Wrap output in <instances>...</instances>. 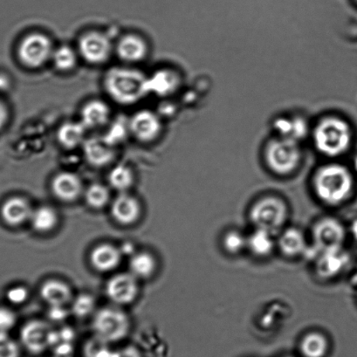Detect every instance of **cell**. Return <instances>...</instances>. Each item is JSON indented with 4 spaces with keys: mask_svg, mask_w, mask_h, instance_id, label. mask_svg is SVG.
Listing matches in <instances>:
<instances>
[{
    "mask_svg": "<svg viewBox=\"0 0 357 357\" xmlns=\"http://www.w3.org/2000/svg\"><path fill=\"white\" fill-rule=\"evenodd\" d=\"M310 137L314 148L321 155L337 158L352 148L355 134L351 124L339 114H325L311 128Z\"/></svg>",
    "mask_w": 357,
    "mask_h": 357,
    "instance_id": "6da1fadb",
    "label": "cell"
},
{
    "mask_svg": "<svg viewBox=\"0 0 357 357\" xmlns=\"http://www.w3.org/2000/svg\"><path fill=\"white\" fill-rule=\"evenodd\" d=\"M147 77L139 69L117 66L107 71L103 86L113 102L121 106H132L149 96Z\"/></svg>",
    "mask_w": 357,
    "mask_h": 357,
    "instance_id": "7a4b0ae2",
    "label": "cell"
},
{
    "mask_svg": "<svg viewBox=\"0 0 357 357\" xmlns=\"http://www.w3.org/2000/svg\"><path fill=\"white\" fill-rule=\"evenodd\" d=\"M314 189L319 199L328 206H338L349 199L352 192L354 179L346 166L328 162L315 172Z\"/></svg>",
    "mask_w": 357,
    "mask_h": 357,
    "instance_id": "3957f363",
    "label": "cell"
},
{
    "mask_svg": "<svg viewBox=\"0 0 357 357\" xmlns=\"http://www.w3.org/2000/svg\"><path fill=\"white\" fill-rule=\"evenodd\" d=\"M263 157L270 171L276 175L289 176L299 167L303 152L299 142L273 136L266 141Z\"/></svg>",
    "mask_w": 357,
    "mask_h": 357,
    "instance_id": "277c9868",
    "label": "cell"
},
{
    "mask_svg": "<svg viewBox=\"0 0 357 357\" xmlns=\"http://www.w3.org/2000/svg\"><path fill=\"white\" fill-rule=\"evenodd\" d=\"M54 46L46 33L33 32L26 34L17 46V59L24 68L36 70L51 62Z\"/></svg>",
    "mask_w": 357,
    "mask_h": 357,
    "instance_id": "5b68a950",
    "label": "cell"
},
{
    "mask_svg": "<svg viewBox=\"0 0 357 357\" xmlns=\"http://www.w3.org/2000/svg\"><path fill=\"white\" fill-rule=\"evenodd\" d=\"M92 327L96 337L110 344L126 337L130 332V321L122 310L107 307L93 315Z\"/></svg>",
    "mask_w": 357,
    "mask_h": 357,
    "instance_id": "8992f818",
    "label": "cell"
},
{
    "mask_svg": "<svg viewBox=\"0 0 357 357\" xmlns=\"http://www.w3.org/2000/svg\"><path fill=\"white\" fill-rule=\"evenodd\" d=\"M79 58L86 63L100 66L107 63L114 53V44L107 34L100 31H89L79 38Z\"/></svg>",
    "mask_w": 357,
    "mask_h": 357,
    "instance_id": "52a82bcc",
    "label": "cell"
},
{
    "mask_svg": "<svg viewBox=\"0 0 357 357\" xmlns=\"http://www.w3.org/2000/svg\"><path fill=\"white\" fill-rule=\"evenodd\" d=\"M250 218L256 228L275 234L287 220L286 204L277 197H265L252 206Z\"/></svg>",
    "mask_w": 357,
    "mask_h": 357,
    "instance_id": "ba28073f",
    "label": "cell"
},
{
    "mask_svg": "<svg viewBox=\"0 0 357 357\" xmlns=\"http://www.w3.org/2000/svg\"><path fill=\"white\" fill-rule=\"evenodd\" d=\"M130 136L142 144H151L160 137L162 123L160 116L151 109H140L129 118Z\"/></svg>",
    "mask_w": 357,
    "mask_h": 357,
    "instance_id": "9c48e42d",
    "label": "cell"
},
{
    "mask_svg": "<svg viewBox=\"0 0 357 357\" xmlns=\"http://www.w3.org/2000/svg\"><path fill=\"white\" fill-rule=\"evenodd\" d=\"M54 331L46 321L33 320L26 322L20 331V342L27 351L41 354L52 346Z\"/></svg>",
    "mask_w": 357,
    "mask_h": 357,
    "instance_id": "30bf717a",
    "label": "cell"
},
{
    "mask_svg": "<svg viewBox=\"0 0 357 357\" xmlns=\"http://www.w3.org/2000/svg\"><path fill=\"white\" fill-rule=\"evenodd\" d=\"M105 290L107 296L113 303L123 306L137 299L139 286L136 277L130 273H121L107 280Z\"/></svg>",
    "mask_w": 357,
    "mask_h": 357,
    "instance_id": "8fae6325",
    "label": "cell"
},
{
    "mask_svg": "<svg viewBox=\"0 0 357 357\" xmlns=\"http://www.w3.org/2000/svg\"><path fill=\"white\" fill-rule=\"evenodd\" d=\"M311 126L303 114L292 113L280 114L273 120L275 136L299 142L305 139L311 132Z\"/></svg>",
    "mask_w": 357,
    "mask_h": 357,
    "instance_id": "7c38bea8",
    "label": "cell"
},
{
    "mask_svg": "<svg viewBox=\"0 0 357 357\" xmlns=\"http://www.w3.org/2000/svg\"><path fill=\"white\" fill-rule=\"evenodd\" d=\"M181 85V75L171 68L158 69L147 77L149 95H154L160 98L174 95Z\"/></svg>",
    "mask_w": 357,
    "mask_h": 357,
    "instance_id": "4fadbf2b",
    "label": "cell"
},
{
    "mask_svg": "<svg viewBox=\"0 0 357 357\" xmlns=\"http://www.w3.org/2000/svg\"><path fill=\"white\" fill-rule=\"evenodd\" d=\"M313 236L314 245L321 252L342 248L345 231L337 220L334 218H324L315 225Z\"/></svg>",
    "mask_w": 357,
    "mask_h": 357,
    "instance_id": "5bb4252c",
    "label": "cell"
},
{
    "mask_svg": "<svg viewBox=\"0 0 357 357\" xmlns=\"http://www.w3.org/2000/svg\"><path fill=\"white\" fill-rule=\"evenodd\" d=\"M114 54L128 65L139 63L148 56L149 45L139 34L126 33L114 44Z\"/></svg>",
    "mask_w": 357,
    "mask_h": 357,
    "instance_id": "9a60e30c",
    "label": "cell"
},
{
    "mask_svg": "<svg viewBox=\"0 0 357 357\" xmlns=\"http://www.w3.org/2000/svg\"><path fill=\"white\" fill-rule=\"evenodd\" d=\"M82 148L86 161L95 168L106 167L116 158V148L107 144L102 137H86Z\"/></svg>",
    "mask_w": 357,
    "mask_h": 357,
    "instance_id": "2e32d148",
    "label": "cell"
},
{
    "mask_svg": "<svg viewBox=\"0 0 357 357\" xmlns=\"http://www.w3.org/2000/svg\"><path fill=\"white\" fill-rule=\"evenodd\" d=\"M79 120L88 130L105 128L111 122V109L102 100L93 99L83 105Z\"/></svg>",
    "mask_w": 357,
    "mask_h": 357,
    "instance_id": "e0dca14e",
    "label": "cell"
},
{
    "mask_svg": "<svg viewBox=\"0 0 357 357\" xmlns=\"http://www.w3.org/2000/svg\"><path fill=\"white\" fill-rule=\"evenodd\" d=\"M51 189L56 199L63 202H73L82 193V179L78 175L69 172H61L54 176Z\"/></svg>",
    "mask_w": 357,
    "mask_h": 357,
    "instance_id": "ac0fdd59",
    "label": "cell"
},
{
    "mask_svg": "<svg viewBox=\"0 0 357 357\" xmlns=\"http://www.w3.org/2000/svg\"><path fill=\"white\" fill-rule=\"evenodd\" d=\"M141 204L136 197L121 192L111 204V215L118 224L131 225L139 220Z\"/></svg>",
    "mask_w": 357,
    "mask_h": 357,
    "instance_id": "d6986e66",
    "label": "cell"
},
{
    "mask_svg": "<svg viewBox=\"0 0 357 357\" xmlns=\"http://www.w3.org/2000/svg\"><path fill=\"white\" fill-rule=\"evenodd\" d=\"M29 201L22 197H9L0 207V216L9 227H20L30 220L33 213Z\"/></svg>",
    "mask_w": 357,
    "mask_h": 357,
    "instance_id": "ffe728a7",
    "label": "cell"
},
{
    "mask_svg": "<svg viewBox=\"0 0 357 357\" xmlns=\"http://www.w3.org/2000/svg\"><path fill=\"white\" fill-rule=\"evenodd\" d=\"M348 255L342 248L321 251L317 259L318 275L322 278H332L342 271L348 262Z\"/></svg>",
    "mask_w": 357,
    "mask_h": 357,
    "instance_id": "44dd1931",
    "label": "cell"
},
{
    "mask_svg": "<svg viewBox=\"0 0 357 357\" xmlns=\"http://www.w3.org/2000/svg\"><path fill=\"white\" fill-rule=\"evenodd\" d=\"M122 252L120 248L111 244L96 245L90 254V263L96 271L109 273L116 269L122 261Z\"/></svg>",
    "mask_w": 357,
    "mask_h": 357,
    "instance_id": "7402d4cb",
    "label": "cell"
},
{
    "mask_svg": "<svg viewBox=\"0 0 357 357\" xmlns=\"http://www.w3.org/2000/svg\"><path fill=\"white\" fill-rule=\"evenodd\" d=\"M88 131L79 120L66 122L58 129V143L67 150L82 147L86 139Z\"/></svg>",
    "mask_w": 357,
    "mask_h": 357,
    "instance_id": "603a6c76",
    "label": "cell"
},
{
    "mask_svg": "<svg viewBox=\"0 0 357 357\" xmlns=\"http://www.w3.org/2000/svg\"><path fill=\"white\" fill-rule=\"evenodd\" d=\"M40 296L50 307H64L72 299L70 287L60 280H48L43 284Z\"/></svg>",
    "mask_w": 357,
    "mask_h": 357,
    "instance_id": "cb8c5ba5",
    "label": "cell"
},
{
    "mask_svg": "<svg viewBox=\"0 0 357 357\" xmlns=\"http://www.w3.org/2000/svg\"><path fill=\"white\" fill-rule=\"evenodd\" d=\"M79 60L81 58L76 48L68 45H61L54 48L51 63L59 72L68 73L77 67Z\"/></svg>",
    "mask_w": 357,
    "mask_h": 357,
    "instance_id": "d4e9b609",
    "label": "cell"
},
{
    "mask_svg": "<svg viewBox=\"0 0 357 357\" xmlns=\"http://www.w3.org/2000/svg\"><path fill=\"white\" fill-rule=\"evenodd\" d=\"M279 245L284 255L294 257L303 255L307 248L303 232L297 229L290 228L280 236Z\"/></svg>",
    "mask_w": 357,
    "mask_h": 357,
    "instance_id": "484cf974",
    "label": "cell"
},
{
    "mask_svg": "<svg viewBox=\"0 0 357 357\" xmlns=\"http://www.w3.org/2000/svg\"><path fill=\"white\" fill-rule=\"evenodd\" d=\"M29 221L34 230L40 234H47L56 227L59 217L54 208L43 206L33 211Z\"/></svg>",
    "mask_w": 357,
    "mask_h": 357,
    "instance_id": "4316f807",
    "label": "cell"
},
{
    "mask_svg": "<svg viewBox=\"0 0 357 357\" xmlns=\"http://www.w3.org/2000/svg\"><path fill=\"white\" fill-rule=\"evenodd\" d=\"M130 273L137 279H148L154 275L157 261L153 255L142 252L133 255L130 263Z\"/></svg>",
    "mask_w": 357,
    "mask_h": 357,
    "instance_id": "83f0119b",
    "label": "cell"
},
{
    "mask_svg": "<svg viewBox=\"0 0 357 357\" xmlns=\"http://www.w3.org/2000/svg\"><path fill=\"white\" fill-rule=\"evenodd\" d=\"M134 180L132 169L126 165L114 166L107 175L109 185L120 192H126L130 189L133 185Z\"/></svg>",
    "mask_w": 357,
    "mask_h": 357,
    "instance_id": "f1b7e54d",
    "label": "cell"
},
{
    "mask_svg": "<svg viewBox=\"0 0 357 357\" xmlns=\"http://www.w3.org/2000/svg\"><path fill=\"white\" fill-rule=\"evenodd\" d=\"M272 236L273 234L268 231L257 229L248 238V247L255 255L265 257L271 254L275 247Z\"/></svg>",
    "mask_w": 357,
    "mask_h": 357,
    "instance_id": "f546056e",
    "label": "cell"
},
{
    "mask_svg": "<svg viewBox=\"0 0 357 357\" xmlns=\"http://www.w3.org/2000/svg\"><path fill=\"white\" fill-rule=\"evenodd\" d=\"M327 339L318 333L305 336L301 343V350L306 357H324L328 351Z\"/></svg>",
    "mask_w": 357,
    "mask_h": 357,
    "instance_id": "4dcf8cb0",
    "label": "cell"
},
{
    "mask_svg": "<svg viewBox=\"0 0 357 357\" xmlns=\"http://www.w3.org/2000/svg\"><path fill=\"white\" fill-rule=\"evenodd\" d=\"M107 130L105 134L102 136L103 139L110 144L111 146L116 148L118 145L123 144L130 136L129 128V119H118L107 126Z\"/></svg>",
    "mask_w": 357,
    "mask_h": 357,
    "instance_id": "1f68e13d",
    "label": "cell"
},
{
    "mask_svg": "<svg viewBox=\"0 0 357 357\" xmlns=\"http://www.w3.org/2000/svg\"><path fill=\"white\" fill-rule=\"evenodd\" d=\"M84 196L88 206L96 210L102 209L110 199L109 190L102 183H93L89 186Z\"/></svg>",
    "mask_w": 357,
    "mask_h": 357,
    "instance_id": "d6a6232c",
    "label": "cell"
},
{
    "mask_svg": "<svg viewBox=\"0 0 357 357\" xmlns=\"http://www.w3.org/2000/svg\"><path fill=\"white\" fill-rule=\"evenodd\" d=\"M95 308L96 301L89 294H79L72 304L73 313L79 318L88 317Z\"/></svg>",
    "mask_w": 357,
    "mask_h": 357,
    "instance_id": "836d02e7",
    "label": "cell"
},
{
    "mask_svg": "<svg viewBox=\"0 0 357 357\" xmlns=\"http://www.w3.org/2000/svg\"><path fill=\"white\" fill-rule=\"evenodd\" d=\"M109 345V343L95 336V338L86 343V357H111L113 351H111Z\"/></svg>",
    "mask_w": 357,
    "mask_h": 357,
    "instance_id": "e575fe53",
    "label": "cell"
},
{
    "mask_svg": "<svg viewBox=\"0 0 357 357\" xmlns=\"http://www.w3.org/2000/svg\"><path fill=\"white\" fill-rule=\"evenodd\" d=\"M225 248L231 254H238L248 247V238L238 231L228 232L224 238Z\"/></svg>",
    "mask_w": 357,
    "mask_h": 357,
    "instance_id": "d590c367",
    "label": "cell"
},
{
    "mask_svg": "<svg viewBox=\"0 0 357 357\" xmlns=\"http://www.w3.org/2000/svg\"><path fill=\"white\" fill-rule=\"evenodd\" d=\"M19 343L8 335V333L0 332V357H20Z\"/></svg>",
    "mask_w": 357,
    "mask_h": 357,
    "instance_id": "8d00e7d4",
    "label": "cell"
},
{
    "mask_svg": "<svg viewBox=\"0 0 357 357\" xmlns=\"http://www.w3.org/2000/svg\"><path fill=\"white\" fill-rule=\"evenodd\" d=\"M17 317L15 312L9 307H0V332L8 333L15 327Z\"/></svg>",
    "mask_w": 357,
    "mask_h": 357,
    "instance_id": "74e56055",
    "label": "cell"
},
{
    "mask_svg": "<svg viewBox=\"0 0 357 357\" xmlns=\"http://www.w3.org/2000/svg\"><path fill=\"white\" fill-rule=\"evenodd\" d=\"M29 290L25 287L17 286L10 289L8 292V299L10 303L20 305L29 299Z\"/></svg>",
    "mask_w": 357,
    "mask_h": 357,
    "instance_id": "f35d334b",
    "label": "cell"
},
{
    "mask_svg": "<svg viewBox=\"0 0 357 357\" xmlns=\"http://www.w3.org/2000/svg\"><path fill=\"white\" fill-rule=\"evenodd\" d=\"M12 118L11 107L6 102L4 97L0 96V133H2L9 126Z\"/></svg>",
    "mask_w": 357,
    "mask_h": 357,
    "instance_id": "ab89813d",
    "label": "cell"
},
{
    "mask_svg": "<svg viewBox=\"0 0 357 357\" xmlns=\"http://www.w3.org/2000/svg\"><path fill=\"white\" fill-rule=\"evenodd\" d=\"M111 357H142L139 350L133 346H127L124 348L113 351Z\"/></svg>",
    "mask_w": 357,
    "mask_h": 357,
    "instance_id": "60d3db41",
    "label": "cell"
},
{
    "mask_svg": "<svg viewBox=\"0 0 357 357\" xmlns=\"http://www.w3.org/2000/svg\"><path fill=\"white\" fill-rule=\"evenodd\" d=\"M12 82L6 73L0 71V96H3V93L8 92L11 88Z\"/></svg>",
    "mask_w": 357,
    "mask_h": 357,
    "instance_id": "b9f144b4",
    "label": "cell"
},
{
    "mask_svg": "<svg viewBox=\"0 0 357 357\" xmlns=\"http://www.w3.org/2000/svg\"><path fill=\"white\" fill-rule=\"evenodd\" d=\"M50 317L53 321L64 320L67 317V312L64 310V307H50Z\"/></svg>",
    "mask_w": 357,
    "mask_h": 357,
    "instance_id": "7bdbcfd3",
    "label": "cell"
},
{
    "mask_svg": "<svg viewBox=\"0 0 357 357\" xmlns=\"http://www.w3.org/2000/svg\"><path fill=\"white\" fill-rule=\"evenodd\" d=\"M126 247H123V248H121V252L123 254H134L133 247L132 245L130 244H126L124 245Z\"/></svg>",
    "mask_w": 357,
    "mask_h": 357,
    "instance_id": "ee69618b",
    "label": "cell"
},
{
    "mask_svg": "<svg viewBox=\"0 0 357 357\" xmlns=\"http://www.w3.org/2000/svg\"><path fill=\"white\" fill-rule=\"evenodd\" d=\"M351 231L354 237H355L356 240H357V220L354 222L351 227Z\"/></svg>",
    "mask_w": 357,
    "mask_h": 357,
    "instance_id": "f6af8a7d",
    "label": "cell"
},
{
    "mask_svg": "<svg viewBox=\"0 0 357 357\" xmlns=\"http://www.w3.org/2000/svg\"><path fill=\"white\" fill-rule=\"evenodd\" d=\"M54 357H72L71 354H55Z\"/></svg>",
    "mask_w": 357,
    "mask_h": 357,
    "instance_id": "bcb514c9",
    "label": "cell"
},
{
    "mask_svg": "<svg viewBox=\"0 0 357 357\" xmlns=\"http://www.w3.org/2000/svg\"><path fill=\"white\" fill-rule=\"evenodd\" d=\"M355 1H356V4H357V0H355Z\"/></svg>",
    "mask_w": 357,
    "mask_h": 357,
    "instance_id": "7dc6e473",
    "label": "cell"
}]
</instances>
